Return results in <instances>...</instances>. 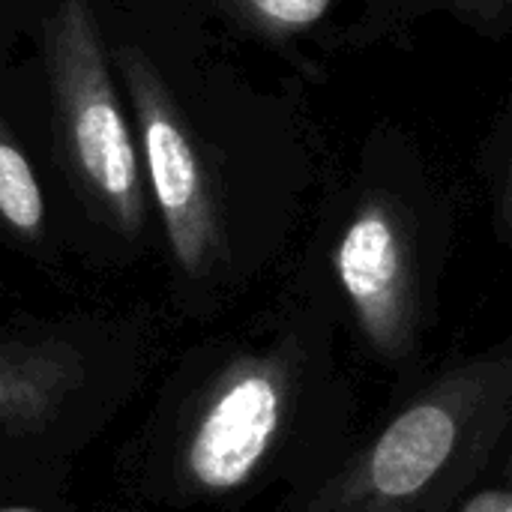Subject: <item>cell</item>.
<instances>
[{
	"mask_svg": "<svg viewBox=\"0 0 512 512\" xmlns=\"http://www.w3.org/2000/svg\"><path fill=\"white\" fill-rule=\"evenodd\" d=\"M117 60L132 90L138 138L171 252L189 276H201L219 246L216 210L204 165L192 138L186 135V126L180 123L174 102L153 75V66L129 48H123Z\"/></svg>",
	"mask_w": 512,
	"mask_h": 512,
	"instance_id": "cell-4",
	"label": "cell"
},
{
	"mask_svg": "<svg viewBox=\"0 0 512 512\" xmlns=\"http://www.w3.org/2000/svg\"><path fill=\"white\" fill-rule=\"evenodd\" d=\"M81 357L57 342L0 345V426L36 429L81 390Z\"/></svg>",
	"mask_w": 512,
	"mask_h": 512,
	"instance_id": "cell-6",
	"label": "cell"
},
{
	"mask_svg": "<svg viewBox=\"0 0 512 512\" xmlns=\"http://www.w3.org/2000/svg\"><path fill=\"white\" fill-rule=\"evenodd\" d=\"M0 219L21 237H39L45 222V201L36 174L3 129H0Z\"/></svg>",
	"mask_w": 512,
	"mask_h": 512,
	"instance_id": "cell-7",
	"label": "cell"
},
{
	"mask_svg": "<svg viewBox=\"0 0 512 512\" xmlns=\"http://www.w3.org/2000/svg\"><path fill=\"white\" fill-rule=\"evenodd\" d=\"M0 512H33V510H0Z\"/></svg>",
	"mask_w": 512,
	"mask_h": 512,
	"instance_id": "cell-10",
	"label": "cell"
},
{
	"mask_svg": "<svg viewBox=\"0 0 512 512\" xmlns=\"http://www.w3.org/2000/svg\"><path fill=\"white\" fill-rule=\"evenodd\" d=\"M252 12L276 27H306L315 24L333 0H246Z\"/></svg>",
	"mask_w": 512,
	"mask_h": 512,
	"instance_id": "cell-8",
	"label": "cell"
},
{
	"mask_svg": "<svg viewBox=\"0 0 512 512\" xmlns=\"http://www.w3.org/2000/svg\"><path fill=\"white\" fill-rule=\"evenodd\" d=\"M336 276L354 315L387 360L411 354L417 339V273L399 222L381 204H366L336 246Z\"/></svg>",
	"mask_w": 512,
	"mask_h": 512,
	"instance_id": "cell-5",
	"label": "cell"
},
{
	"mask_svg": "<svg viewBox=\"0 0 512 512\" xmlns=\"http://www.w3.org/2000/svg\"><path fill=\"white\" fill-rule=\"evenodd\" d=\"M510 512H512V510H510Z\"/></svg>",
	"mask_w": 512,
	"mask_h": 512,
	"instance_id": "cell-11",
	"label": "cell"
},
{
	"mask_svg": "<svg viewBox=\"0 0 512 512\" xmlns=\"http://www.w3.org/2000/svg\"><path fill=\"white\" fill-rule=\"evenodd\" d=\"M291 399L285 357H243L231 363L201 402L180 453L189 489L225 495L246 486L270 456Z\"/></svg>",
	"mask_w": 512,
	"mask_h": 512,
	"instance_id": "cell-3",
	"label": "cell"
},
{
	"mask_svg": "<svg viewBox=\"0 0 512 512\" xmlns=\"http://www.w3.org/2000/svg\"><path fill=\"white\" fill-rule=\"evenodd\" d=\"M54 129L78 186L135 234L144 219L141 165L105 63L90 0H60L45 27Z\"/></svg>",
	"mask_w": 512,
	"mask_h": 512,
	"instance_id": "cell-2",
	"label": "cell"
},
{
	"mask_svg": "<svg viewBox=\"0 0 512 512\" xmlns=\"http://www.w3.org/2000/svg\"><path fill=\"white\" fill-rule=\"evenodd\" d=\"M512 498L507 489H489V492H480L474 495L465 507L459 512H510Z\"/></svg>",
	"mask_w": 512,
	"mask_h": 512,
	"instance_id": "cell-9",
	"label": "cell"
},
{
	"mask_svg": "<svg viewBox=\"0 0 512 512\" xmlns=\"http://www.w3.org/2000/svg\"><path fill=\"white\" fill-rule=\"evenodd\" d=\"M507 357L471 360L426 387L309 512H441L510 423Z\"/></svg>",
	"mask_w": 512,
	"mask_h": 512,
	"instance_id": "cell-1",
	"label": "cell"
}]
</instances>
